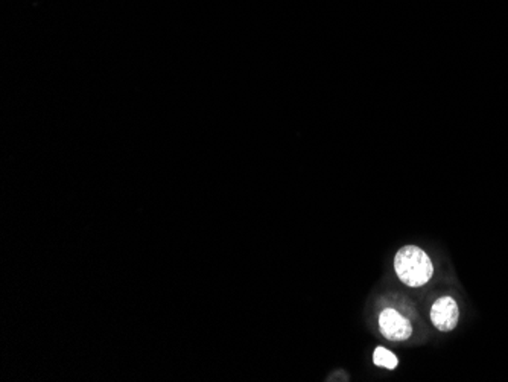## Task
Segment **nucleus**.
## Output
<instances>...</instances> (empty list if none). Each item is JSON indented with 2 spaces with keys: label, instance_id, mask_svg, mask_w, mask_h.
<instances>
[{
  "label": "nucleus",
  "instance_id": "obj_4",
  "mask_svg": "<svg viewBox=\"0 0 508 382\" xmlns=\"http://www.w3.org/2000/svg\"><path fill=\"white\" fill-rule=\"evenodd\" d=\"M373 363L376 366L384 367V369H389V371H395L397 364H399V360H397V356L391 350L385 349V348H376L373 354Z\"/></svg>",
  "mask_w": 508,
  "mask_h": 382
},
{
  "label": "nucleus",
  "instance_id": "obj_3",
  "mask_svg": "<svg viewBox=\"0 0 508 382\" xmlns=\"http://www.w3.org/2000/svg\"><path fill=\"white\" fill-rule=\"evenodd\" d=\"M458 320H460V309H458L457 302L449 295L440 297L431 308V322H433L434 328L440 332L454 331L458 325Z\"/></svg>",
  "mask_w": 508,
  "mask_h": 382
},
{
  "label": "nucleus",
  "instance_id": "obj_1",
  "mask_svg": "<svg viewBox=\"0 0 508 382\" xmlns=\"http://www.w3.org/2000/svg\"><path fill=\"white\" fill-rule=\"evenodd\" d=\"M395 270L400 282L412 288L427 285L434 274L431 259L420 247L416 246L402 247L396 253Z\"/></svg>",
  "mask_w": 508,
  "mask_h": 382
},
{
  "label": "nucleus",
  "instance_id": "obj_2",
  "mask_svg": "<svg viewBox=\"0 0 508 382\" xmlns=\"http://www.w3.org/2000/svg\"><path fill=\"white\" fill-rule=\"evenodd\" d=\"M379 329L385 339L389 341H405L412 335V325L408 318L400 316L399 312L387 308L379 316Z\"/></svg>",
  "mask_w": 508,
  "mask_h": 382
}]
</instances>
